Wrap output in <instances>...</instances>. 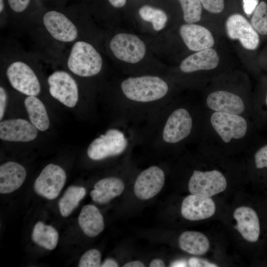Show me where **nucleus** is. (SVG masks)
Masks as SVG:
<instances>
[{"label":"nucleus","mask_w":267,"mask_h":267,"mask_svg":"<svg viewBox=\"0 0 267 267\" xmlns=\"http://www.w3.org/2000/svg\"><path fill=\"white\" fill-rule=\"evenodd\" d=\"M64 170L58 165L50 164L45 166L35 180L34 188L39 195L49 200L56 198L66 181Z\"/></svg>","instance_id":"10"},{"label":"nucleus","mask_w":267,"mask_h":267,"mask_svg":"<svg viewBox=\"0 0 267 267\" xmlns=\"http://www.w3.org/2000/svg\"><path fill=\"white\" fill-rule=\"evenodd\" d=\"M258 3V0H243V7L245 13L248 16L251 15Z\"/></svg>","instance_id":"36"},{"label":"nucleus","mask_w":267,"mask_h":267,"mask_svg":"<svg viewBox=\"0 0 267 267\" xmlns=\"http://www.w3.org/2000/svg\"><path fill=\"white\" fill-rule=\"evenodd\" d=\"M58 237L57 231L53 226L42 222L35 225L32 234L34 242L48 250H53L56 247Z\"/></svg>","instance_id":"25"},{"label":"nucleus","mask_w":267,"mask_h":267,"mask_svg":"<svg viewBox=\"0 0 267 267\" xmlns=\"http://www.w3.org/2000/svg\"><path fill=\"white\" fill-rule=\"evenodd\" d=\"M24 60L10 62L6 67V76L11 87L27 96H37L41 90L39 79L31 66Z\"/></svg>","instance_id":"3"},{"label":"nucleus","mask_w":267,"mask_h":267,"mask_svg":"<svg viewBox=\"0 0 267 267\" xmlns=\"http://www.w3.org/2000/svg\"><path fill=\"white\" fill-rule=\"evenodd\" d=\"M4 8V2L3 0H0V12H3Z\"/></svg>","instance_id":"42"},{"label":"nucleus","mask_w":267,"mask_h":267,"mask_svg":"<svg viewBox=\"0 0 267 267\" xmlns=\"http://www.w3.org/2000/svg\"><path fill=\"white\" fill-rule=\"evenodd\" d=\"M109 48L117 59L132 64L140 61L146 53L144 42L137 36L128 33L115 35L110 41Z\"/></svg>","instance_id":"6"},{"label":"nucleus","mask_w":267,"mask_h":267,"mask_svg":"<svg viewBox=\"0 0 267 267\" xmlns=\"http://www.w3.org/2000/svg\"><path fill=\"white\" fill-rule=\"evenodd\" d=\"M226 31L232 40H238L247 49L254 50L258 46L260 38L252 24L242 15L234 14L225 22Z\"/></svg>","instance_id":"12"},{"label":"nucleus","mask_w":267,"mask_h":267,"mask_svg":"<svg viewBox=\"0 0 267 267\" xmlns=\"http://www.w3.org/2000/svg\"><path fill=\"white\" fill-rule=\"evenodd\" d=\"M145 265L139 261L130 262L125 264L124 267H144Z\"/></svg>","instance_id":"39"},{"label":"nucleus","mask_w":267,"mask_h":267,"mask_svg":"<svg viewBox=\"0 0 267 267\" xmlns=\"http://www.w3.org/2000/svg\"><path fill=\"white\" fill-rule=\"evenodd\" d=\"M150 267H165L164 262L158 259L153 260L149 264Z\"/></svg>","instance_id":"40"},{"label":"nucleus","mask_w":267,"mask_h":267,"mask_svg":"<svg viewBox=\"0 0 267 267\" xmlns=\"http://www.w3.org/2000/svg\"><path fill=\"white\" fill-rule=\"evenodd\" d=\"M78 220L81 229L89 237L97 236L104 228L103 217L98 209L93 205H85Z\"/></svg>","instance_id":"22"},{"label":"nucleus","mask_w":267,"mask_h":267,"mask_svg":"<svg viewBox=\"0 0 267 267\" xmlns=\"http://www.w3.org/2000/svg\"><path fill=\"white\" fill-rule=\"evenodd\" d=\"M121 88L126 98L140 103L161 99L169 91L165 81L159 77L151 75L129 77L122 82Z\"/></svg>","instance_id":"1"},{"label":"nucleus","mask_w":267,"mask_h":267,"mask_svg":"<svg viewBox=\"0 0 267 267\" xmlns=\"http://www.w3.org/2000/svg\"><path fill=\"white\" fill-rule=\"evenodd\" d=\"M49 92L55 99L68 107H74L79 98L78 85L72 76L63 70H57L48 77Z\"/></svg>","instance_id":"9"},{"label":"nucleus","mask_w":267,"mask_h":267,"mask_svg":"<svg viewBox=\"0 0 267 267\" xmlns=\"http://www.w3.org/2000/svg\"><path fill=\"white\" fill-rule=\"evenodd\" d=\"M267 5L262 1L257 6L251 19V24L257 32L267 35Z\"/></svg>","instance_id":"29"},{"label":"nucleus","mask_w":267,"mask_h":267,"mask_svg":"<svg viewBox=\"0 0 267 267\" xmlns=\"http://www.w3.org/2000/svg\"><path fill=\"white\" fill-rule=\"evenodd\" d=\"M30 0H7L11 9L16 13H21L28 7Z\"/></svg>","instance_id":"33"},{"label":"nucleus","mask_w":267,"mask_h":267,"mask_svg":"<svg viewBox=\"0 0 267 267\" xmlns=\"http://www.w3.org/2000/svg\"><path fill=\"white\" fill-rule=\"evenodd\" d=\"M86 193V190L84 187L76 186L69 187L58 202L59 211L62 216H69L78 206Z\"/></svg>","instance_id":"26"},{"label":"nucleus","mask_w":267,"mask_h":267,"mask_svg":"<svg viewBox=\"0 0 267 267\" xmlns=\"http://www.w3.org/2000/svg\"><path fill=\"white\" fill-rule=\"evenodd\" d=\"M236 221L234 228L244 239L250 242H256L260 233V226L256 212L252 208L241 206L236 208L233 213Z\"/></svg>","instance_id":"18"},{"label":"nucleus","mask_w":267,"mask_h":267,"mask_svg":"<svg viewBox=\"0 0 267 267\" xmlns=\"http://www.w3.org/2000/svg\"><path fill=\"white\" fill-rule=\"evenodd\" d=\"M179 34L188 49L194 51L212 48L215 44L211 32L206 28L194 23L182 25L179 28Z\"/></svg>","instance_id":"16"},{"label":"nucleus","mask_w":267,"mask_h":267,"mask_svg":"<svg viewBox=\"0 0 267 267\" xmlns=\"http://www.w3.org/2000/svg\"><path fill=\"white\" fill-rule=\"evenodd\" d=\"M189 266L191 267H216V264L210 263L205 260L197 258H191L188 261Z\"/></svg>","instance_id":"34"},{"label":"nucleus","mask_w":267,"mask_h":267,"mask_svg":"<svg viewBox=\"0 0 267 267\" xmlns=\"http://www.w3.org/2000/svg\"><path fill=\"white\" fill-rule=\"evenodd\" d=\"M43 25L55 41L73 43L78 40L79 29L75 23L65 14L56 10H49L44 14Z\"/></svg>","instance_id":"5"},{"label":"nucleus","mask_w":267,"mask_h":267,"mask_svg":"<svg viewBox=\"0 0 267 267\" xmlns=\"http://www.w3.org/2000/svg\"><path fill=\"white\" fill-rule=\"evenodd\" d=\"M37 129L27 120L12 119L0 123V138L10 141L28 142L37 136Z\"/></svg>","instance_id":"14"},{"label":"nucleus","mask_w":267,"mask_h":267,"mask_svg":"<svg viewBox=\"0 0 267 267\" xmlns=\"http://www.w3.org/2000/svg\"><path fill=\"white\" fill-rule=\"evenodd\" d=\"M138 13L143 20L152 24L153 29L156 31L162 30L168 20V16L163 10L149 5L141 6Z\"/></svg>","instance_id":"27"},{"label":"nucleus","mask_w":267,"mask_h":267,"mask_svg":"<svg viewBox=\"0 0 267 267\" xmlns=\"http://www.w3.org/2000/svg\"><path fill=\"white\" fill-rule=\"evenodd\" d=\"M110 3L114 7L121 8L124 6L127 0H108Z\"/></svg>","instance_id":"38"},{"label":"nucleus","mask_w":267,"mask_h":267,"mask_svg":"<svg viewBox=\"0 0 267 267\" xmlns=\"http://www.w3.org/2000/svg\"><path fill=\"white\" fill-rule=\"evenodd\" d=\"M7 93L5 89L2 86L0 87V120L4 115L7 102Z\"/></svg>","instance_id":"35"},{"label":"nucleus","mask_w":267,"mask_h":267,"mask_svg":"<svg viewBox=\"0 0 267 267\" xmlns=\"http://www.w3.org/2000/svg\"><path fill=\"white\" fill-rule=\"evenodd\" d=\"M206 104L214 112L240 115L245 110V105L241 97L225 90L210 93L207 97Z\"/></svg>","instance_id":"17"},{"label":"nucleus","mask_w":267,"mask_h":267,"mask_svg":"<svg viewBox=\"0 0 267 267\" xmlns=\"http://www.w3.org/2000/svg\"><path fill=\"white\" fill-rule=\"evenodd\" d=\"M186 23H195L201 17L202 8L200 0H178Z\"/></svg>","instance_id":"28"},{"label":"nucleus","mask_w":267,"mask_h":267,"mask_svg":"<svg viewBox=\"0 0 267 267\" xmlns=\"http://www.w3.org/2000/svg\"><path fill=\"white\" fill-rule=\"evenodd\" d=\"M212 127L225 143L243 138L247 131V123L240 115L214 112L210 118Z\"/></svg>","instance_id":"8"},{"label":"nucleus","mask_w":267,"mask_h":267,"mask_svg":"<svg viewBox=\"0 0 267 267\" xmlns=\"http://www.w3.org/2000/svg\"><path fill=\"white\" fill-rule=\"evenodd\" d=\"M255 162L258 169L267 168V144L256 152L255 154Z\"/></svg>","instance_id":"32"},{"label":"nucleus","mask_w":267,"mask_h":267,"mask_svg":"<svg viewBox=\"0 0 267 267\" xmlns=\"http://www.w3.org/2000/svg\"><path fill=\"white\" fill-rule=\"evenodd\" d=\"M178 244L183 251L196 255H203L210 248L208 238L202 233L195 231L182 233L178 238Z\"/></svg>","instance_id":"23"},{"label":"nucleus","mask_w":267,"mask_h":267,"mask_svg":"<svg viewBox=\"0 0 267 267\" xmlns=\"http://www.w3.org/2000/svg\"><path fill=\"white\" fill-rule=\"evenodd\" d=\"M24 104L31 123L39 130L46 131L49 121L43 103L36 96H28Z\"/></svg>","instance_id":"24"},{"label":"nucleus","mask_w":267,"mask_h":267,"mask_svg":"<svg viewBox=\"0 0 267 267\" xmlns=\"http://www.w3.org/2000/svg\"><path fill=\"white\" fill-rule=\"evenodd\" d=\"M226 186L225 177L216 170L205 172L194 170L188 182L191 194L205 197H211L222 192Z\"/></svg>","instance_id":"7"},{"label":"nucleus","mask_w":267,"mask_h":267,"mask_svg":"<svg viewBox=\"0 0 267 267\" xmlns=\"http://www.w3.org/2000/svg\"><path fill=\"white\" fill-rule=\"evenodd\" d=\"M215 211L216 205L212 198L192 194L183 199L181 207L182 217L191 221L209 218Z\"/></svg>","instance_id":"15"},{"label":"nucleus","mask_w":267,"mask_h":267,"mask_svg":"<svg viewBox=\"0 0 267 267\" xmlns=\"http://www.w3.org/2000/svg\"><path fill=\"white\" fill-rule=\"evenodd\" d=\"M124 189L125 184L122 179L116 177H108L97 181L90 194L94 202L105 204L120 195Z\"/></svg>","instance_id":"21"},{"label":"nucleus","mask_w":267,"mask_h":267,"mask_svg":"<svg viewBox=\"0 0 267 267\" xmlns=\"http://www.w3.org/2000/svg\"><path fill=\"white\" fill-rule=\"evenodd\" d=\"M187 263L185 260H178L172 262L170 267H187Z\"/></svg>","instance_id":"41"},{"label":"nucleus","mask_w":267,"mask_h":267,"mask_svg":"<svg viewBox=\"0 0 267 267\" xmlns=\"http://www.w3.org/2000/svg\"><path fill=\"white\" fill-rule=\"evenodd\" d=\"M219 56L212 48L197 51L183 59L179 65L183 73H189L200 70L216 68L219 63Z\"/></svg>","instance_id":"19"},{"label":"nucleus","mask_w":267,"mask_h":267,"mask_svg":"<svg viewBox=\"0 0 267 267\" xmlns=\"http://www.w3.org/2000/svg\"><path fill=\"white\" fill-rule=\"evenodd\" d=\"M266 103H267V98H266Z\"/></svg>","instance_id":"43"},{"label":"nucleus","mask_w":267,"mask_h":267,"mask_svg":"<svg viewBox=\"0 0 267 267\" xmlns=\"http://www.w3.org/2000/svg\"><path fill=\"white\" fill-rule=\"evenodd\" d=\"M128 140L121 131L109 129L89 144L87 154L93 160H100L121 154L126 149Z\"/></svg>","instance_id":"4"},{"label":"nucleus","mask_w":267,"mask_h":267,"mask_svg":"<svg viewBox=\"0 0 267 267\" xmlns=\"http://www.w3.org/2000/svg\"><path fill=\"white\" fill-rule=\"evenodd\" d=\"M101 267H119L117 262L113 259L108 258L106 259L100 265Z\"/></svg>","instance_id":"37"},{"label":"nucleus","mask_w":267,"mask_h":267,"mask_svg":"<svg viewBox=\"0 0 267 267\" xmlns=\"http://www.w3.org/2000/svg\"><path fill=\"white\" fill-rule=\"evenodd\" d=\"M203 7L211 13L221 12L224 8V0H200Z\"/></svg>","instance_id":"31"},{"label":"nucleus","mask_w":267,"mask_h":267,"mask_svg":"<svg viewBox=\"0 0 267 267\" xmlns=\"http://www.w3.org/2000/svg\"><path fill=\"white\" fill-rule=\"evenodd\" d=\"M68 69L73 74L82 77L97 75L103 65L102 56L90 43L77 40L73 43L66 60Z\"/></svg>","instance_id":"2"},{"label":"nucleus","mask_w":267,"mask_h":267,"mask_svg":"<svg viewBox=\"0 0 267 267\" xmlns=\"http://www.w3.org/2000/svg\"><path fill=\"white\" fill-rule=\"evenodd\" d=\"M101 253L97 249H92L87 251L80 259L79 267H100Z\"/></svg>","instance_id":"30"},{"label":"nucleus","mask_w":267,"mask_h":267,"mask_svg":"<svg viewBox=\"0 0 267 267\" xmlns=\"http://www.w3.org/2000/svg\"><path fill=\"white\" fill-rule=\"evenodd\" d=\"M26 177L25 169L20 164L9 161L0 166V193L7 194L18 189Z\"/></svg>","instance_id":"20"},{"label":"nucleus","mask_w":267,"mask_h":267,"mask_svg":"<svg viewBox=\"0 0 267 267\" xmlns=\"http://www.w3.org/2000/svg\"><path fill=\"white\" fill-rule=\"evenodd\" d=\"M164 183V171L157 166H151L143 170L136 178L134 192L140 199H149L160 191Z\"/></svg>","instance_id":"13"},{"label":"nucleus","mask_w":267,"mask_h":267,"mask_svg":"<svg viewBox=\"0 0 267 267\" xmlns=\"http://www.w3.org/2000/svg\"><path fill=\"white\" fill-rule=\"evenodd\" d=\"M193 119L190 112L184 108L176 109L169 115L162 131V138L168 144H176L190 134Z\"/></svg>","instance_id":"11"}]
</instances>
